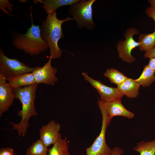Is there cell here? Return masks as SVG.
I'll return each mask as SVG.
<instances>
[{"mask_svg": "<svg viewBox=\"0 0 155 155\" xmlns=\"http://www.w3.org/2000/svg\"><path fill=\"white\" fill-rule=\"evenodd\" d=\"M95 0H82L72 5L68 9V14L75 21L80 28L89 31L94 29L95 24L92 18V5Z\"/></svg>", "mask_w": 155, "mask_h": 155, "instance_id": "277c9868", "label": "cell"}, {"mask_svg": "<svg viewBox=\"0 0 155 155\" xmlns=\"http://www.w3.org/2000/svg\"><path fill=\"white\" fill-rule=\"evenodd\" d=\"M6 79L0 74V117L6 112L12 104L15 98L13 89Z\"/></svg>", "mask_w": 155, "mask_h": 155, "instance_id": "8fae6325", "label": "cell"}, {"mask_svg": "<svg viewBox=\"0 0 155 155\" xmlns=\"http://www.w3.org/2000/svg\"><path fill=\"white\" fill-rule=\"evenodd\" d=\"M137 42L140 43L138 47L141 51L146 52L155 47V29L152 33L140 34Z\"/></svg>", "mask_w": 155, "mask_h": 155, "instance_id": "e0dca14e", "label": "cell"}, {"mask_svg": "<svg viewBox=\"0 0 155 155\" xmlns=\"http://www.w3.org/2000/svg\"><path fill=\"white\" fill-rule=\"evenodd\" d=\"M51 61L52 59L49 58L42 67L37 66L36 69L32 72L36 84L42 83L54 86L58 80L56 77L57 69L52 66Z\"/></svg>", "mask_w": 155, "mask_h": 155, "instance_id": "9c48e42d", "label": "cell"}, {"mask_svg": "<svg viewBox=\"0 0 155 155\" xmlns=\"http://www.w3.org/2000/svg\"><path fill=\"white\" fill-rule=\"evenodd\" d=\"M148 1L150 3L151 7L155 8V0H149Z\"/></svg>", "mask_w": 155, "mask_h": 155, "instance_id": "83f0119b", "label": "cell"}, {"mask_svg": "<svg viewBox=\"0 0 155 155\" xmlns=\"http://www.w3.org/2000/svg\"><path fill=\"white\" fill-rule=\"evenodd\" d=\"M110 155H124L123 150L118 147H115L112 149Z\"/></svg>", "mask_w": 155, "mask_h": 155, "instance_id": "484cf974", "label": "cell"}, {"mask_svg": "<svg viewBox=\"0 0 155 155\" xmlns=\"http://www.w3.org/2000/svg\"><path fill=\"white\" fill-rule=\"evenodd\" d=\"M0 9L6 13L8 14V13L5 10V8H7L9 11H12L13 9L12 8L14 5L13 4H10L8 0H0Z\"/></svg>", "mask_w": 155, "mask_h": 155, "instance_id": "7402d4cb", "label": "cell"}, {"mask_svg": "<svg viewBox=\"0 0 155 155\" xmlns=\"http://www.w3.org/2000/svg\"><path fill=\"white\" fill-rule=\"evenodd\" d=\"M138 30L135 28H129L126 29L123 34L125 40H119L117 44L119 57L123 61L130 63L134 62L136 59L131 53L132 51L139 47L140 43L135 41L133 36L139 34Z\"/></svg>", "mask_w": 155, "mask_h": 155, "instance_id": "52a82bcc", "label": "cell"}, {"mask_svg": "<svg viewBox=\"0 0 155 155\" xmlns=\"http://www.w3.org/2000/svg\"><path fill=\"white\" fill-rule=\"evenodd\" d=\"M121 100H117L108 102L101 101L106 113L111 119L117 116L129 119L133 118L134 114L125 108L122 104Z\"/></svg>", "mask_w": 155, "mask_h": 155, "instance_id": "7c38bea8", "label": "cell"}, {"mask_svg": "<svg viewBox=\"0 0 155 155\" xmlns=\"http://www.w3.org/2000/svg\"><path fill=\"white\" fill-rule=\"evenodd\" d=\"M66 137L63 139L61 135L57 142L49 149L48 155H70Z\"/></svg>", "mask_w": 155, "mask_h": 155, "instance_id": "2e32d148", "label": "cell"}, {"mask_svg": "<svg viewBox=\"0 0 155 155\" xmlns=\"http://www.w3.org/2000/svg\"><path fill=\"white\" fill-rule=\"evenodd\" d=\"M150 60L148 65L155 72V56L149 58Z\"/></svg>", "mask_w": 155, "mask_h": 155, "instance_id": "4316f807", "label": "cell"}, {"mask_svg": "<svg viewBox=\"0 0 155 155\" xmlns=\"http://www.w3.org/2000/svg\"><path fill=\"white\" fill-rule=\"evenodd\" d=\"M0 155H18L13 148L9 147L1 148L0 149Z\"/></svg>", "mask_w": 155, "mask_h": 155, "instance_id": "603a6c76", "label": "cell"}, {"mask_svg": "<svg viewBox=\"0 0 155 155\" xmlns=\"http://www.w3.org/2000/svg\"><path fill=\"white\" fill-rule=\"evenodd\" d=\"M37 1L42 4V7L47 14H51L59 7L66 5H72L79 0H38Z\"/></svg>", "mask_w": 155, "mask_h": 155, "instance_id": "5bb4252c", "label": "cell"}, {"mask_svg": "<svg viewBox=\"0 0 155 155\" xmlns=\"http://www.w3.org/2000/svg\"><path fill=\"white\" fill-rule=\"evenodd\" d=\"M10 86L15 88L36 84L32 72L23 74L13 77L8 81Z\"/></svg>", "mask_w": 155, "mask_h": 155, "instance_id": "9a60e30c", "label": "cell"}, {"mask_svg": "<svg viewBox=\"0 0 155 155\" xmlns=\"http://www.w3.org/2000/svg\"><path fill=\"white\" fill-rule=\"evenodd\" d=\"M104 76L108 78L111 82L119 85L128 78L121 72L114 69H108L104 73Z\"/></svg>", "mask_w": 155, "mask_h": 155, "instance_id": "44dd1931", "label": "cell"}, {"mask_svg": "<svg viewBox=\"0 0 155 155\" xmlns=\"http://www.w3.org/2000/svg\"><path fill=\"white\" fill-rule=\"evenodd\" d=\"M84 80L88 82L98 93L100 100L103 102H108L117 100H121L123 95L120 93L117 88L107 86L100 81L89 77L87 73H82Z\"/></svg>", "mask_w": 155, "mask_h": 155, "instance_id": "ba28073f", "label": "cell"}, {"mask_svg": "<svg viewBox=\"0 0 155 155\" xmlns=\"http://www.w3.org/2000/svg\"><path fill=\"white\" fill-rule=\"evenodd\" d=\"M133 150L140 155H155V139L150 141H142L137 143Z\"/></svg>", "mask_w": 155, "mask_h": 155, "instance_id": "d6986e66", "label": "cell"}, {"mask_svg": "<svg viewBox=\"0 0 155 155\" xmlns=\"http://www.w3.org/2000/svg\"><path fill=\"white\" fill-rule=\"evenodd\" d=\"M31 26L25 34L18 33L12 42L15 48L31 56L40 54L49 48L48 44L42 38L39 25H35L32 19Z\"/></svg>", "mask_w": 155, "mask_h": 155, "instance_id": "3957f363", "label": "cell"}, {"mask_svg": "<svg viewBox=\"0 0 155 155\" xmlns=\"http://www.w3.org/2000/svg\"><path fill=\"white\" fill-rule=\"evenodd\" d=\"M140 85L133 79L128 78L122 84L117 86L119 91L129 98H136L138 96Z\"/></svg>", "mask_w": 155, "mask_h": 155, "instance_id": "4fadbf2b", "label": "cell"}, {"mask_svg": "<svg viewBox=\"0 0 155 155\" xmlns=\"http://www.w3.org/2000/svg\"><path fill=\"white\" fill-rule=\"evenodd\" d=\"M154 73L148 65H145L140 77L135 80L140 86L148 87L155 80Z\"/></svg>", "mask_w": 155, "mask_h": 155, "instance_id": "ac0fdd59", "label": "cell"}, {"mask_svg": "<svg viewBox=\"0 0 155 155\" xmlns=\"http://www.w3.org/2000/svg\"><path fill=\"white\" fill-rule=\"evenodd\" d=\"M155 56V47L146 51L144 55V57L145 58H150Z\"/></svg>", "mask_w": 155, "mask_h": 155, "instance_id": "d4e9b609", "label": "cell"}, {"mask_svg": "<svg viewBox=\"0 0 155 155\" xmlns=\"http://www.w3.org/2000/svg\"><path fill=\"white\" fill-rule=\"evenodd\" d=\"M72 20L73 19L69 17L64 20L59 19L55 11L51 14H47L46 19L42 21L41 34L43 39L48 44L50 52L49 58L52 60L59 58L63 51L58 45L59 39L64 36L62 30V24Z\"/></svg>", "mask_w": 155, "mask_h": 155, "instance_id": "7a4b0ae2", "label": "cell"}, {"mask_svg": "<svg viewBox=\"0 0 155 155\" xmlns=\"http://www.w3.org/2000/svg\"><path fill=\"white\" fill-rule=\"evenodd\" d=\"M36 68L30 67L16 58L7 57L0 49V74L7 80L23 74L32 72Z\"/></svg>", "mask_w": 155, "mask_h": 155, "instance_id": "8992f818", "label": "cell"}, {"mask_svg": "<svg viewBox=\"0 0 155 155\" xmlns=\"http://www.w3.org/2000/svg\"><path fill=\"white\" fill-rule=\"evenodd\" d=\"M49 149L40 140L33 142L27 149L26 155H48Z\"/></svg>", "mask_w": 155, "mask_h": 155, "instance_id": "ffe728a7", "label": "cell"}, {"mask_svg": "<svg viewBox=\"0 0 155 155\" xmlns=\"http://www.w3.org/2000/svg\"><path fill=\"white\" fill-rule=\"evenodd\" d=\"M145 12L148 17L153 20L155 22V8L151 6L148 7L146 9Z\"/></svg>", "mask_w": 155, "mask_h": 155, "instance_id": "cb8c5ba5", "label": "cell"}, {"mask_svg": "<svg viewBox=\"0 0 155 155\" xmlns=\"http://www.w3.org/2000/svg\"><path fill=\"white\" fill-rule=\"evenodd\" d=\"M38 84L12 88L15 98L19 100L22 105L21 110L18 112L19 116L22 118L17 123L10 121L9 123L12 126V129L16 130L19 136H24L29 127L30 118L37 116L38 114L35 106L34 101L36 97V92Z\"/></svg>", "mask_w": 155, "mask_h": 155, "instance_id": "6da1fadb", "label": "cell"}, {"mask_svg": "<svg viewBox=\"0 0 155 155\" xmlns=\"http://www.w3.org/2000/svg\"><path fill=\"white\" fill-rule=\"evenodd\" d=\"M60 125L54 120L42 126L39 130V139L47 147L55 143L61 134Z\"/></svg>", "mask_w": 155, "mask_h": 155, "instance_id": "30bf717a", "label": "cell"}, {"mask_svg": "<svg viewBox=\"0 0 155 155\" xmlns=\"http://www.w3.org/2000/svg\"><path fill=\"white\" fill-rule=\"evenodd\" d=\"M97 103L102 116L100 131L92 145L86 148V155H110L112 149L107 144L105 136L107 128L111 119L108 115L99 98H98Z\"/></svg>", "mask_w": 155, "mask_h": 155, "instance_id": "5b68a950", "label": "cell"}]
</instances>
